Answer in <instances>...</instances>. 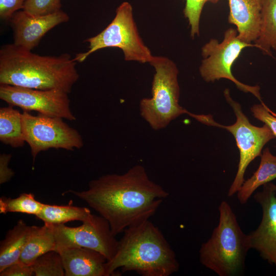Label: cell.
<instances>
[{
	"label": "cell",
	"mask_w": 276,
	"mask_h": 276,
	"mask_svg": "<svg viewBox=\"0 0 276 276\" xmlns=\"http://www.w3.org/2000/svg\"><path fill=\"white\" fill-rule=\"evenodd\" d=\"M69 192L105 218L116 236L149 220L169 195L139 165L123 174H106L92 180L87 190Z\"/></svg>",
	"instance_id": "6da1fadb"
},
{
	"label": "cell",
	"mask_w": 276,
	"mask_h": 276,
	"mask_svg": "<svg viewBox=\"0 0 276 276\" xmlns=\"http://www.w3.org/2000/svg\"><path fill=\"white\" fill-rule=\"evenodd\" d=\"M76 62L67 53L40 55L7 44L0 50V84L70 93L79 77Z\"/></svg>",
	"instance_id": "7a4b0ae2"
},
{
	"label": "cell",
	"mask_w": 276,
	"mask_h": 276,
	"mask_svg": "<svg viewBox=\"0 0 276 276\" xmlns=\"http://www.w3.org/2000/svg\"><path fill=\"white\" fill-rule=\"evenodd\" d=\"M124 233L115 256L106 263L107 276L116 275L119 268L142 276H169L178 270L175 252L149 220L129 227Z\"/></svg>",
	"instance_id": "3957f363"
},
{
	"label": "cell",
	"mask_w": 276,
	"mask_h": 276,
	"mask_svg": "<svg viewBox=\"0 0 276 276\" xmlns=\"http://www.w3.org/2000/svg\"><path fill=\"white\" fill-rule=\"evenodd\" d=\"M219 212L217 226L200 248V261L219 276L236 275L243 269L250 249L247 235L242 231L226 201L221 202Z\"/></svg>",
	"instance_id": "277c9868"
},
{
	"label": "cell",
	"mask_w": 276,
	"mask_h": 276,
	"mask_svg": "<svg viewBox=\"0 0 276 276\" xmlns=\"http://www.w3.org/2000/svg\"><path fill=\"white\" fill-rule=\"evenodd\" d=\"M149 63L155 70L152 97L141 100L140 110L150 126L159 130L180 115L186 113L191 116L192 113L179 104L180 89L176 64L169 58L160 56H153Z\"/></svg>",
	"instance_id": "5b68a950"
},
{
	"label": "cell",
	"mask_w": 276,
	"mask_h": 276,
	"mask_svg": "<svg viewBox=\"0 0 276 276\" xmlns=\"http://www.w3.org/2000/svg\"><path fill=\"white\" fill-rule=\"evenodd\" d=\"M85 41L89 44L88 50L75 56L76 62H82L90 54L106 48H119L128 61L149 63L153 56L140 35L132 6L127 2L118 6L114 18L103 30Z\"/></svg>",
	"instance_id": "8992f818"
},
{
	"label": "cell",
	"mask_w": 276,
	"mask_h": 276,
	"mask_svg": "<svg viewBox=\"0 0 276 276\" xmlns=\"http://www.w3.org/2000/svg\"><path fill=\"white\" fill-rule=\"evenodd\" d=\"M224 96L236 117L234 124L229 126L219 124L210 114H197L196 120L207 125L225 129L235 139L240 158L237 174L228 191L227 196L231 197L238 192L244 182V176L248 166L256 157L261 155L264 146L275 136L267 125L257 127L249 122L243 112L241 105L231 97L228 89L225 90Z\"/></svg>",
	"instance_id": "52a82bcc"
},
{
	"label": "cell",
	"mask_w": 276,
	"mask_h": 276,
	"mask_svg": "<svg viewBox=\"0 0 276 276\" xmlns=\"http://www.w3.org/2000/svg\"><path fill=\"white\" fill-rule=\"evenodd\" d=\"M254 47H256L255 44L242 40L237 30L227 29L222 42L211 39L202 47L201 54L204 59L199 67L201 77L206 82H214L222 78L229 80L241 91L250 93L261 101L258 85L250 86L240 82L232 72V66L242 50Z\"/></svg>",
	"instance_id": "ba28073f"
},
{
	"label": "cell",
	"mask_w": 276,
	"mask_h": 276,
	"mask_svg": "<svg viewBox=\"0 0 276 276\" xmlns=\"http://www.w3.org/2000/svg\"><path fill=\"white\" fill-rule=\"evenodd\" d=\"M62 119L41 114L33 116L25 111L21 113L24 139L34 159L39 152L50 148L74 150L83 147L81 135Z\"/></svg>",
	"instance_id": "9c48e42d"
},
{
	"label": "cell",
	"mask_w": 276,
	"mask_h": 276,
	"mask_svg": "<svg viewBox=\"0 0 276 276\" xmlns=\"http://www.w3.org/2000/svg\"><path fill=\"white\" fill-rule=\"evenodd\" d=\"M49 225L55 239V250L65 247H85L100 252L107 261L111 260L117 251L119 241L116 239L108 222L101 216L91 214L78 227H69L64 224Z\"/></svg>",
	"instance_id": "30bf717a"
},
{
	"label": "cell",
	"mask_w": 276,
	"mask_h": 276,
	"mask_svg": "<svg viewBox=\"0 0 276 276\" xmlns=\"http://www.w3.org/2000/svg\"><path fill=\"white\" fill-rule=\"evenodd\" d=\"M68 94L59 89L40 90L0 84V98L10 106L74 121L76 118L70 107Z\"/></svg>",
	"instance_id": "8fae6325"
},
{
	"label": "cell",
	"mask_w": 276,
	"mask_h": 276,
	"mask_svg": "<svg viewBox=\"0 0 276 276\" xmlns=\"http://www.w3.org/2000/svg\"><path fill=\"white\" fill-rule=\"evenodd\" d=\"M254 198L261 206V221L254 231L247 235L249 246L260 256L276 267V185L269 182Z\"/></svg>",
	"instance_id": "7c38bea8"
},
{
	"label": "cell",
	"mask_w": 276,
	"mask_h": 276,
	"mask_svg": "<svg viewBox=\"0 0 276 276\" xmlns=\"http://www.w3.org/2000/svg\"><path fill=\"white\" fill-rule=\"evenodd\" d=\"M69 19L68 14L61 10L47 15H34L24 10L18 11L9 20L13 31V43L32 51L48 32Z\"/></svg>",
	"instance_id": "4fadbf2b"
},
{
	"label": "cell",
	"mask_w": 276,
	"mask_h": 276,
	"mask_svg": "<svg viewBox=\"0 0 276 276\" xmlns=\"http://www.w3.org/2000/svg\"><path fill=\"white\" fill-rule=\"evenodd\" d=\"M61 258L65 276H107L106 257L85 247H65L56 250Z\"/></svg>",
	"instance_id": "5bb4252c"
},
{
	"label": "cell",
	"mask_w": 276,
	"mask_h": 276,
	"mask_svg": "<svg viewBox=\"0 0 276 276\" xmlns=\"http://www.w3.org/2000/svg\"><path fill=\"white\" fill-rule=\"evenodd\" d=\"M228 20L237 27L239 37L247 43L257 38L264 0H228Z\"/></svg>",
	"instance_id": "9a60e30c"
},
{
	"label": "cell",
	"mask_w": 276,
	"mask_h": 276,
	"mask_svg": "<svg viewBox=\"0 0 276 276\" xmlns=\"http://www.w3.org/2000/svg\"><path fill=\"white\" fill-rule=\"evenodd\" d=\"M32 226L19 220L0 243V272L19 259L29 237Z\"/></svg>",
	"instance_id": "2e32d148"
},
{
	"label": "cell",
	"mask_w": 276,
	"mask_h": 276,
	"mask_svg": "<svg viewBox=\"0 0 276 276\" xmlns=\"http://www.w3.org/2000/svg\"><path fill=\"white\" fill-rule=\"evenodd\" d=\"M260 156L258 169L249 178L244 180L237 192L238 199L242 204L248 201L257 188L276 178V155H272L266 148Z\"/></svg>",
	"instance_id": "e0dca14e"
},
{
	"label": "cell",
	"mask_w": 276,
	"mask_h": 276,
	"mask_svg": "<svg viewBox=\"0 0 276 276\" xmlns=\"http://www.w3.org/2000/svg\"><path fill=\"white\" fill-rule=\"evenodd\" d=\"M55 239L50 226L44 223L42 226L33 225L19 260L31 265L39 256L55 250Z\"/></svg>",
	"instance_id": "ac0fdd59"
},
{
	"label": "cell",
	"mask_w": 276,
	"mask_h": 276,
	"mask_svg": "<svg viewBox=\"0 0 276 276\" xmlns=\"http://www.w3.org/2000/svg\"><path fill=\"white\" fill-rule=\"evenodd\" d=\"M254 42L265 55L271 56V49L276 51V0H264L259 33Z\"/></svg>",
	"instance_id": "d6986e66"
},
{
	"label": "cell",
	"mask_w": 276,
	"mask_h": 276,
	"mask_svg": "<svg viewBox=\"0 0 276 276\" xmlns=\"http://www.w3.org/2000/svg\"><path fill=\"white\" fill-rule=\"evenodd\" d=\"M0 140L13 148L22 147L26 142L22 129L21 113L10 105L0 109Z\"/></svg>",
	"instance_id": "ffe728a7"
},
{
	"label": "cell",
	"mask_w": 276,
	"mask_h": 276,
	"mask_svg": "<svg viewBox=\"0 0 276 276\" xmlns=\"http://www.w3.org/2000/svg\"><path fill=\"white\" fill-rule=\"evenodd\" d=\"M91 214L90 210L85 207L76 206L71 204L58 205L44 203L40 212L36 217L44 224L56 225L76 220L83 222Z\"/></svg>",
	"instance_id": "44dd1931"
},
{
	"label": "cell",
	"mask_w": 276,
	"mask_h": 276,
	"mask_svg": "<svg viewBox=\"0 0 276 276\" xmlns=\"http://www.w3.org/2000/svg\"><path fill=\"white\" fill-rule=\"evenodd\" d=\"M43 204L31 193H21L15 198L1 197L0 213H21L36 216L40 212Z\"/></svg>",
	"instance_id": "7402d4cb"
},
{
	"label": "cell",
	"mask_w": 276,
	"mask_h": 276,
	"mask_svg": "<svg viewBox=\"0 0 276 276\" xmlns=\"http://www.w3.org/2000/svg\"><path fill=\"white\" fill-rule=\"evenodd\" d=\"M35 276H64L65 271L59 253L48 251L37 258L31 264Z\"/></svg>",
	"instance_id": "603a6c76"
},
{
	"label": "cell",
	"mask_w": 276,
	"mask_h": 276,
	"mask_svg": "<svg viewBox=\"0 0 276 276\" xmlns=\"http://www.w3.org/2000/svg\"><path fill=\"white\" fill-rule=\"evenodd\" d=\"M205 0H186L183 10L185 16L190 26L191 36L194 38L199 34V22Z\"/></svg>",
	"instance_id": "cb8c5ba5"
},
{
	"label": "cell",
	"mask_w": 276,
	"mask_h": 276,
	"mask_svg": "<svg viewBox=\"0 0 276 276\" xmlns=\"http://www.w3.org/2000/svg\"><path fill=\"white\" fill-rule=\"evenodd\" d=\"M60 0H27L24 10L34 15H47L61 10Z\"/></svg>",
	"instance_id": "d4e9b609"
},
{
	"label": "cell",
	"mask_w": 276,
	"mask_h": 276,
	"mask_svg": "<svg viewBox=\"0 0 276 276\" xmlns=\"http://www.w3.org/2000/svg\"><path fill=\"white\" fill-rule=\"evenodd\" d=\"M251 111L255 118L269 127L276 137V114L269 110L264 103L253 105Z\"/></svg>",
	"instance_id": "484cf974"
},
{
	"label": "cell",
	"mask_w": 276,
	"mask_h": 276,
	"mask_svg": "<svg viewBox=\"0 0 276 276\" xmlns=\"http://www.w3.org/2000/svg\"><path fill=\"white\" fill-rule=\"evenodd\" d=\"M27 0H0V17L9 20L12 15L20 9H24Z\"/></svg>",
	"instance_id": "4316f807"
},
{
	"label": "cell",
	"mask_w": 276,
	"mask_h": 276,
	"mask_svg": "<svg viewBox=\"0 0 276 276\" xmlns=\"http://www.w3.org/2000/svg\"><path fill=\"white\" fill-rule=\"evenodd\" d=\"M33 274L32 265L19 260L0 272V276H32Z\"/></svg>",
	"instance_id": "83f0119b"
},
{
	"label": "cell",
	"mask_w": 276,
	"mask_h": 276,
	"mask_svg": "<svg viewBox=\"0 0 276 276\" xmlns=\"http://www.w3.org/2000/svg\"><path fill=\"white\" fill-rule=\"evenodd\" d=\"M11 155L2 154L0 156V183L3 184L8 181L14 175V172L8 167V163Z\"/></svg>",
	"instance_id": "f1b7e54d"
},
{
	"label": "cell",
	"mask_w": 276,
	"mask_h": 276,
	"mask_svg": "<svg viewBox=\"0 0 276 276\" xmlns=\"http://www.w3.org/2000/svg\"><path fill=\"white\" fill-rule=\"evenodd\" d=\"M205 1L206 2H210L213 3H216L218 1V0H205Z\"/></svg>",
	"instance_id": "f546056e"
}]
</instances>
